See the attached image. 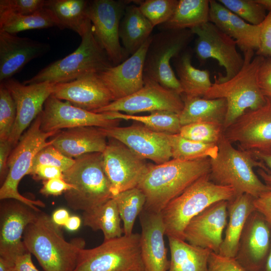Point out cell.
<instances>
[{
	"mask_svg": "<svg viewBox=\"0 0 271 271\" xmlns=\"http://www.w3.org/2000/svg\"><path fill=\"white\" fill-rule=\"evenodd\" d=\"M17 115L15 101L3 83H0V142L9 140Z\"/></svg>",
	"mask_w": 271,
	"mask_h": 271,
	"instance_id": "obj_43",
	"label": "cell"
},
{
	"mask_svg": "<svg viewBox=\"0 0 271 271\" xmlns=\"http://www.w3.org/2000/svg\"><path fill=\"white\" fill-rule=\"evenodd\" d=\"M81 224L80 218L77 216H70L65 225V228L69 231L77 230Z\"/></svg>",
	"mask_w": 271,
	"mask_h": 271,
	"instance_id": "obj_56",
	"label": "cell"
},
{
	"mask_svg": "<svg viewBox=\"0 0 271 271\" xmlns=\"http://www.w3.org/2000/svg\"><path fill=\"white\" fill-rule=\"evenodd\" d=\"M129 3L121 0L89 1L87 15L92 24L94 35L113 66L121 63L126 58L120 43L119 29Z\"/></svg>",
	"mask_w": 271,
	"mask_h": 271,
	"instance_id": "obj_11",
	"label": "cell"
},
{
	"mask_svg": "<svg viewBox=\"0 0 271 271\" xmlns=\"http://www.w3.org/2000/svg\"><path fill=\"white\" fill-rule=\"evenodd\" d=\"M152 38V35L136 53L121 63L98 73L114 101L127 96L143 87L145 57Z\"/></svg>",
	"mask_w": 271,
	"mask_h": 271,
	"instance_id": "obj_23",
	"label": "cell"
},
{
	"mask_svg": "<svg viewBox=\"0 0 271 271\" xmlns=\"http://www.w3.org/2000/svg\"><path fill=\"white\" fill-rule=\"evenodd\" d=\"M257 81L264 96H271V57H264L258 71Z\"/></svg>",
	"mask_w": 271,
	"mask_h": 271,
	"instance_id": "obj_48",
	"label": "cell"
},
{
	"mask_svg": "<svg viewBox=\"0 0 271 271\" xmlns=\"http://www.w3.org/2000/svg\"><path fill=\"white\" fill-rule=\"evenodd\" d=\"M53 27L58 28V21L52 12L45 7L29 15L0 13V30L10 34H16L26 30Z\"/></svg>",
	"mask_w": 271,
	"mask_h": 271,
	"instance_id": "obj_36",
	"label": "cell"
},
{
	"mask_svg": "<svg viewBox=\"0 0 271 271\" xmlns=\"http://www.w3.org/2000/svg\"><path fill=\"white\" fill-rule=\"evenodd\" d=\"M69 217L68 211L64 208L57 209L51 216L53 222L60 227L65 226Z\"/></svg>",
	"mask_w": 271,
	"mask_h": 271,
	"instance_id": "obj_55",
	"label": "cell"
},
{
	"mask_svg": "<svg viewBox=\"0 0 271 271\" xmlns=\"http://www.w3.org/2000/svg\"><path fill=\"white\" fill-rule=\"evenodd\" d=\"M168 238L171 255L168 271L207 270L211 250L176 237Z\"/></svg>",
	"mask_w": 271,
	"mask_h": 271,
	"instance_id": "obj_32",
	"label": "cell"
},
{
	"mask_svg": "<svg viewBox=\"0 0 271 271\" xmlns=\"http://www.w3.org/2000/svg\"><path fill=\"white\" fill-rule=\"evenodd\" d=\"M209 3V22L233 38L243 53L259 49L261 25H253L246 22L218 1L210 0Z\"/></svg>",
	"mask_w": 271,
	"mask_h": 271,
	"instance_id": "obj_26",
	"label": "cell"
},
{
	"mask_svg": "<svg viewBox=\"0 0 271 271\" xmlns=\"http://www.w3.org/2000/svg\"><path fill=\"white\" fill-rule=\"evenodd\" d=\"M141 235L104 240L99 246L81 249L74 271H144Z\"/></svg>",
	"mask_w": 271,
	"mask_h": 271,
	"instance_id": "obj_9",
	"label": "cell"
},
{
	"mask_svg": "<svg viewBox=\"0 0 271 271\" xmlns=\"http://www.w3.org/2000/svg\"><path fill=\"white\" fill-rule=\"evenodd\" d=\"M40 211L15 199L2 200L0 209V260L7 266L28 251L23 241L27 226L37 218Z\"/></svg>",
	"mask_w": 271,
	"mask_h": 271,
	"instance_id": "obj_13",
	"label": "cell"
},
{
	"mask_svg": "<svg viewBox=\"0 0 271 271\" xmlns=\"http://www.w3.org/2000/svg\"><path fill=\"white\" fill-rule=\"evenodd\" d=\"M260 271H271V245L266 260Z\"/></svg>",
	"mask_w": 271,
	"mask_h": 271,
	"instance_id": "obj_57",
	"label": "cell"
},
{
	"mask_svg": "<svg viewBox=\"0 0 271 271\" xmlns=\"http://www.w3.org/2000/svg\"><path fill=\"white\" fill-rule=\"evenodd\" d=\"M257 55L271 57V11L261 24L260 45Z\"/></svg>",
	"mask_w": 271,
	"mask_h": 271,
	"instance_id": "obj_47",
	"label": "cell"
},
{
	"mask_svg": "<svg viewBox=\"0 0 271 271\" xmlns=\"http://www.w3.org/2000/svg\"><path fill=\"white\" fill-rule=\"evenodd\" d=\"M2 82L10 92L16 105V118L9 140L14 148L25 130L42 111L44 103L52 94L56 84L42 82L24 84L14 78Z\"/></svg>",
	"mask_w": 271,
	"mask_h": 271,
	"instance_id": "obj_18",
	"label": "cell"
},
{
	"mask_svg": "<svg viewBox=\"0 0 271 271\" xmlns=\"http://www.w3.org/2000/svg\"><path fill=\"white\" fill-rule=\"evenodd\" d=\"M255 1L262 5L266 10L271 11V0H255Z\"/></svg>",
	"mask_w": 271,
	"mask_h": 271,
	"instance_id": "obj_58",
	"label": "cell"
},
{
	"mask_svg": "<svg viewBox=\"0 0 271 271\" xmlns=\"http://www.w3.org/2000/svg\"><path fill=\"white\" fill-rule=\"evenodd\" d=\"M30 175H32L34 179L39 180L63 179V171L60 168L48 165H38L32 168Z\"/></svg>",
	"mask_w": 271,
	"mask_h": 271,
	"instance_id": "obj_50",
	"label": "cell"
},
{
	"mask_svg": "<svg viewBox=\"0 0 271 271\" xmlns=\"http://www.w3.org/2000/svg\"><path fill=\"white\" fill-rule=\"evenodd\" d=\"M72 188L63 179L55 178L43 181L40 192L45 196H58Z\"/></svg>",
	"mask_w": 271,
	"mask_h": 271,
	"instance_id": "obj_49",
	"label": "cell"
},
{
	"mask_svg": "<svg viewBox=\"0 0 271 271\" xmlns=\"http://www.w3.org/2000/svg\"><path fill=\"white\" fill-rule=\"evenodd\" d=\"M100 129L107 138L120 142L143 159L161 164L172 158L166 133L155 131L139 124Z\"/></svg>",
	"mask_w": 271,
	"mask_h": 271,
	"instance_id": "obj_19",
	"label": "cell"
},
{
	"mask_svg": "<svg viewBox=\"0 0 271 271\" xmlns=\"http://www.w3.org/2000/svg\"></svg>",
	"mask_w": 271,
	"mask_h": 271,
	"instance_id": "obj_59",
	"label": "cell"
},
{
	"mask_svg": "<svg viewBox=\"0 0 271 271\" xmlns=\"http://www.w3.org/2000/svg\"><path fill=\"white\" fill-rule=\"evenodd\" d=\"M74 162L75 159L65 156L52 144L42 149L35 155L32 168L38 165H48L60 168L63 172L69 169Z\"/></svg>",
	"mask_w": 271,
	"mask_h": 271,
	"instance_id": "obj_44",
	"label": "cell"
},
{
	"mask_svg": "<svg viewBox=\"0 0 271 271\" xmlns=\"http://www.w3.org/2000/svg\"><path fill=\"white\" fill-rule=\"evenodd\" d=\"M206 271H248L234 258L222 256L211 252L208 261Z\"/></svg>",
	"mask_w": 271,
	"mask_h": 271,
	"instance_id": "obj_46",
	"label": "cell"
},
{
	"mask_svg": "<svg viewBox=\"0 0 271 271\" xmlns=\"http://www.w3.org/2000/svg\"><path fill=\"white\" fill-rule=\"evenodd\" d=\"M228 201L215 202L194 217L184 232L189 244L218 253L227 222Z\"/></svg>",
	"mask_w": 271,
	"mask_h": 271,
	"instance_id": "obj_21",
	"label": "cell"
},
{
	"mask_svg": "<svg viewBox=\"0 0 271 271\" xmlns=\"http://www.w3.org/2000/svg\"><path fill=\"white\" fill-rule=\"evenodd\" d=\"M50 49L48 44L0 30V82L11 78L27 63Z\"/></svg>",
	"mask_w": 271,
	"mask_h": 271,
	"instance_id": "obj_25",
	"label": "cell"
},
{
	"mask_svg": "<svg viewBox=\"0 0 271 271\" xmlns=\"http://www.w3.org/2000/svg\"><path fill=\"white\" fill-rule=\"evenodd\" d=\"M210 160L183 161L171 159L161 164H148L138 186L145 194L144 208L160 212L200 178L209 174Z\"/></svg>",
	"mask_w": 271,
	"mask_h": 271,
	"instance_id": "obj_1",
	"label": "cell"
},
{
	"mask_svg": "<svg viewBox=\"0 0 271 271\" xmlns=\"http://www.w3.org/2000/svg\"><path fill=\"white\" fill-rule=\"evenodd\" d=\"M41 129L44 132L80 126L109 128L117 126L120 119H113L109 112L96 113L76 107L51 95L40 114Z\"/></svg>",
	"mask_w": 271,
	"mask_h": 271,
	"instance_id": "obj_15",
	"label": "cell"
},
{
	"mask_svg": "<svg viewBox=\"0 0 271 271\" xmlns=\"http://www.w3.org/2000/svg\"><path fill=\"white\" fill-rule=\"evenodd\" d=\"M81 37V43L73 52L47 65L23 83H66L89 73H99L113 66L95 38L92 24Z\"/></svg>",
	"mask_w": 271,
	"mask_h": 271,
	"instance_id": "obj_7",
	"label": "cell"
},
{
	"mask_svg": "<svg viewBox=\"0 0 271 271\" xmlns=\"http://www.w3.org/2000/svg\"><path fill=\"white\" fill-rule=\"evenodd\" d=\"M102 155L103 169L113 197L138 186L148 165L145 159L112 138H109Z\"/></svg>",
	"mask_w": 271,
	"mask_h": 271,
	"instance_id": "obj_16",
	"label": "cell"
},
{
	"mask_svg": "<svg viewBox=\"0 0 271 271\" xmlns=\"http://www.w3.org/2000/svg\"><path fill=\"white\" fill-rule=\"evenodd\" d=\"M23 241L44 271H74L85 242L81 238L66 241L60 227L42 212L26 228Z\"/></svg>",
	"mask_w": 271,
	"mask_h": 271,
	"instance_id": "obj_2",
	"label": "cell"
},
{
	"mask_svg": "<svg viewBox=\"0 0 271 271\" xmlns=\"http://www.w3.org/2000/svg\"><path fill=\"white\" fill-rule=\"evenodd\" d=\"M193 34L190 29H183L163 30L152 35L145 57L144 76L181 95L183 89L170 62L186 47Z\"/></svg>",
	"mask_w": 271,
	"mask_h": 271,
	"instance_id": "obj_10",
	"label": "cell"
},
{
	"mask_svg": "<svg viewBox=\"0 0 271 271\" xmlns=\"http://www.w3.org/2000/svg\"><path fill=\"white\" fill-rule=\"evenodd\" d=\"M13 148L9 140L0 142V177L3 183L9 172L8 161Z\"/></svg>",
	"mask_w": 271,
	"mask_h": 271,
	"instance_id": "obj_53",
	"label": "cell"
},
{
	"mask_svg": "<svg viewBox=\"0 0 271 271\" xmlns=\"http://www.w3.org/2000/svg\"><path fill=\"white\" fill-rule=\"evenodd\" d=\"M52 95L94 112L114 101L110 91L96 73L68 82L56 84Z\"/></svg>",
	"mask_w": 271,
	"mask_h": 271,
	"instance_id": "obj_22",
	"label": "cell"
},
{
	"mask_svg": "<svg viewBox=\"0 0 271 271\" xmlns=\"http://www.w3.org/2000/svg\"><path fill=\"white\" fill-rule=\"evenodd\" d=\"M183 100L184 107L179 114L182 126L199 122L223 124L227 109L225 99L184 96Z\"/></svg>",
	"mask_w": 271,
	"mask_h": 271,
	"instance_id": "obj_30",
	"label": "cell"
},
{
	"mask_svg": "<svg viewBox=\"0 0 271 271\" xmlns=\"http://www.w3.org/2000/svg\"><path fill=\"white\" fill-rule=\"evenodd\" d=\"M271 245V225L257 210L249 216L234 258L248 271H260Z\"/></svg>",
	"mask_w": 271,
	"mask_h": 271,
	"instance_id": "obj_20",
	"label": "cell"
},
{
	"mask_svg": "<svg viewBox=\"0 0 271 271\" xmlns=\"http://www.w3.org/2000/svg\"><path fill=\"white\" fill-rule=\"evenodd\" d=\"M89 1L46 0L44 7L56 17L60 29H71L80 37L91 22L87 15Z\"/></svg>",
	"mask_w": 271,
	"mask_h": 271,
	"instance_id": "obj_31",
	"label": "cell"
},
{
	"mask_svg": "<svg viewBox=\"0 0 271 271\" xmlns=\"http://www.w3.org/2000/svg\"><path fill=\"white\" fill-rule=\"evenodd\" d=\"M45 0H1L0 13L29 15L44 7Z\"/></svg>",
	"mask_w": 271,
	"mask_h": 271,
	"instance_id": "obj_45",
	"label": "cell"
},
{
	"mask_svg": "<svg viewBox=\"0 0 271 271\" xmlns=\"http://www.w3.org/2000/svg\"><path fill=\"white\" fill-rule=\"evenodd\" d=\"M140 247L144 271H168L170 260L164 239L165 229L161 212L143 209L139 215Z\"/></svg>",
	"mask_w": 271,
	"mask_h": 271,
	"instance_id": "obj_24",
	"label": "cell"
},
{
	"mask_svg": "<svg viewBox=\"0 0 271 271\" xmlns=\"http://www.w3.org/2000/svg\"><path fill=\"white\" fill-rule=\"evenodd\" d=\"M255 210L260 213L271 225V191L254 200Z\"/></svg>",
	"mask_w": 271,
	"mask_h": 271,
	"instance_id": "obj_54",
	"label": "cell"
},
{
	"mask_svg": "<svg viewBox=\"0 0 271 271\" xmlns=\"http://www.w3.org/2000/svg\"><path fill=\"white\" fill-rule=\"evenodd\" d=\"M109 112L113 119L130 120L140 122L149 128L160 133L178 134L182 127L179 114L174 112L157 111L147 115L128 114L117 111Z\"/></svg>",
	"mask_w": 271,
	"mask_h": 271,
	"instance_id": "obj_39",
	"label": "cell"
},
{
	"mask_svg": "<svg viewBox=\"0 0 271 271\" xmlns=\"http://www.w3.org/2000/svg\"><path fill=\"white\" fill-rule=\"evenodd\" d=\"M253 156L258 160L262 162L268 168L269 172L259 169L258 174L263 180L264 183L271 187V149L263 151H255L251 152Z\"/></svg>",
	"mask_w": 271,
	"mask_h": 271,
	"instance_id": "obj_51",
	"label": "cell"
},
{
	"mask_svg": "<svg viewBox=\"0 0 271 271\" xmlns=\"http://www.w3.org/2000/svg\"><path fill=\"white\" fill-rule=\"evenodd\" d=\"M260 107L248 110L224 131L225 138L239 149L250 152L271 149V96Z\"/></svg>",
	"mask_w": 271,
	"mask_h": 271,
	"instance_id": "obj_17",
	"label": "cell"
},
{
	"mask_svg": "<svg viewBox=\"0 0 271 271\" xmlns=\"http://www.w3.org/2000/svg\"><path fill=\"white\" fill-rule=\"evenodd\" d=\"M8 271H39L33 262L31 253L27 251L18 256Z\"/></svg>",
	"mask_w": 271,
	"mask_h": 271,
	"instance_id": "obj_52",
	"label": "cell"
},
{
	"mask_svg": "<svg viewBox=\"0 0 271 271\" xmlns=\"http://www.w3.org/2000/svg\"><path fill=\"white\" fill-rule=\"evenodd\" d=\"M172 159L183 161H191L216 157L217 144L206 143L190 140L180 134H166Z\"/></svg>",
	"mask_w": 271,
	"mask_h": 271,
	"instance_id": "obj_37",
	"label": "cell"
},
{
	"mask_svg": "<svg viewBox=\"0 0 271 271\" xmlns=\"http://www.w3.org/2000/svg\"><path fill=\"white\" fill-rule=\"evenodd\" d=\"M177 0H146L139 8L152 25H161L168 21L176 8Z\"/></svg>",
	"mask_w": 271,
	"mask_h": 271,
	"instance_id": "obj_42",
	"label": "cell"
},
{
	"mask_svg": "<svg viewBox=\"0 0 271 271\" xmlns=\"http://www.w3.org/2000/svg\"><path fill=\"white\" fill-rule=\"evenodd\" d=\"M230 12L253 25H260L266 15V9L255 0H219Z\"/></svg>",
	"mask_w": 271,
	"mask_h": 271,
	"instance_id": "obj_41",
	"label": "cell"
},
{
	"mask_svg": "<svg viewBox=\"0 0 271 271\" xmlns=\"http://www.w3.org/2000/svg\"><path fill=\"white\" fill-rule=\"evenodd\" d=\"M112 198L115 201L123 222V235H131L137 217L143 211L146 202L145 194L135 187L120 192Z\"/></svg>",
	"mask_w": 271,
	"mask_h": 271,
	"instance_id": "obj_38",
	"label": "cell"
},
{
	"mask_svg": "<svg viewBox=\"0 0 271 271\" xmlns=\"http://www.w3.org/2000/svg\"><path fill=\"white\" fill-rule=\"evenodd\" d=\"M243 53V65L238 73L226 81L214 82L203 97L226 99L227 109L223 124L224 131L246 111L258 108L265 102V96L257 81L258 69L264 57L257 55L253 58L252 50Z\"/></svg>",
	"mask_w": 271,
	"mask_h": 271,
	"instance_id": "obj_5",
	"label": "cell"
},
{
	"mask_svg": "<svg viewBox=\"0 0 271 271\" xmlns=\"http://www.w3.org/2000/svg\"><path fill=\"white\" fill-rule=\"evenodd\" d=\"M63 174V179L72 186L64 193V198L73 210L88 212L113 197L103 169L102 153L87 154L75 158L74 164Z\"/></svg>",
	"mask_w": 271,
	"mask_h": 271,
	"instance_id": "obj_4",
	"label": "cell"
},
{
	"mask_svg": "<svg viewBox=\"0 0 271 271\" xmlns=\"http://www.w3.org/2000/svg\"><path fill=\"white\" fill-rule=\"evenodd\" d=\"M217 145L216 157L209 159L208 175L211 181L232 188L236 196L247 194L256 198L271 191V187L262 182L253 170L258 167L269 172L268 168L251 152L235 149L224 133Z\"/></svg>",
	"mask_w": 271,
	"mask_h": 271,
	"instance_id": "obj_3",
	"label": "cell"
},
{
	"mask_svg": "<svg viewBox=\"0 0 271 271\" xmlns=\"http://www.w3.org/2000/svg\"><path fill=\"white\" fill-rule=\"evenodd\" d=\"M144 85L137 92L114 100L94 112L117 111L133 114L168 111L180 114L184 107L181 95L144 76Z\"/></svg>",
	"mask_w": 271,
	"mask_h": 271,
	"instance_id": "obj_14",
	"label": "cell"
},
{
	"mask_svg": "<svg viewBox=\"0 0 271 271\" xmlns=\"http://www.w3.org/2000/svg\"><path fill=\"white\" fill-rule=\"evenodd\" d=\"M107 138L99 127H76L60 130L52 139V145L65 156L75 159L87 154L102 153Z\"/></svg>",
	"mask_w": 271,
	"mask_h": 271,
	"instance_id": "obj_27",
	"label": "cell"
},
{
	"mask_svg": "<svg viewBox=\"0 0 271 271\" xmlns=\"http://www.w3.org/2000/svg\"><path fill=\"white\" fill-rule=\"evenodd\" d=\"M197 36L195 52L202 61L214 59L224 68L225 76L219 74L215 82L227 81L236 75L243 66L244 58L236 50V42L210 22L190 29Z\"/></svg>",
	"mask_w": 271,
	"mask_h": 271,
	"instance_id": "obj_12",
	"label": "cell"
},
{
	"mask_svg": "<svg viewBox=\"0 0 271 271\" xmlns=\"http://www.w3.org/2000/svg\"><path fill=\"white\" fill-rule=\"evenodd\" d=\"M176 63L179 80L184 96L203 97L212 86L210 73L207 70H200L191 64V54L185 52Z\"/></svg>",
	"mask_w": 271,
	"mask_h": 271,
	"instance_id": "obj_35",
	"label": "cell"
},
{
	"mask_svg": "<svg viewBox=\"0 0 271 271\" xmlns=\"http://www.w3.org/2000/svg\"><path fill=\"white\" fill-rule=\"evenodd\" d=\"M209 0H179L175 10L163 30L191 29L209 22Z\"/></svg>",
	"mask_w": 271,
	"mask_h": 271,
	"instance_id": "obj_33",
	"label": "cell"
},
{
	"mask_svg": "<svg viewBox=\"0 0 271 271\" xmlns=\"http://www.w3.org/2000/svg\"><path fill=\"white\" fill-rule=\"evenodd\" d=\"M154 26L139 6L128 5L121 19L119 35L126 57L136 53L152 35Z\"/></svg>",
	"mask_w": 271,
	"mask_h": 271,
	"instance_id": "obj_29",
	"label": "cell"
},
{
	"mask_svg": "<svg viewBox=\"0 0 271 271\" xmlns=\"http://www.w3.org/2000/svg\"><path fill=\"white\" fill-rule=\"evenodd\" d=\"M254 199L249 194H243L228 201L227 222L219 254L235 257L239 239L247 219L255 210Z\"/></svg>",
	"mask_w": 271,
	"mask_h": 271,
	"instance_id": "obj_28",
	"label": "cell"
},
{
	"mask_svg": "<svg viewBox=\"0 0 271 271\" xmlns=\"http://www.w3.org/2000/svg\"><path fill=\"white\" fill-rule=\"evenodd\" d=\"M82 216L83 225L94 231L101 230L104 240L123 235L120 224L121 219L113 198L91 211L83 212Z\"/></svg>",
	"mask_w": 271,
	"mask_h": 271,
	"instance_id": "obj_34",
	"label": "cell"
},
{
	"mask_svg": "<svg viewBox=\"0 0 271 271\" xmlns=\"http://www.w3.org/2000/svg\"><path fill=\"white\" fill-rule=\"evenodd\" d=\"M223 133V124L199 122L182 126L179 134L184 138L192 141L217 144Z\"/></svg>",
	"mask_w": 271,
	"mask_h": 271,
	"instance_id": "obj_40",
	"label": "cell"
},
{
	"mask_svg": "<svg viewBox=\"0 0 271 271\" xmlns=\"http://www.w3.org/2000/svg\"><path fill=\"white\" fill-rule=\"evenodd\" d=\"M40 126L39 114L12 150L8 161L9 172L0 188L1 200L15 199L37 211L40 210L38 207H44L45 204L41 200H33L23 196L19 192L18 186L25 175H30L35 155L42 149L53 143V140L47 141V139L60 131L44 132Z\"/></svg>",
	"mask_w": 271,
	"mask_h": 271,
	"instance_id": "obj_8",
	"label": "cell"
},
{
	"mask_svg": "<svg viewBox=\"0 0 271 271\" xmlns=\"http://www.w3.org/2000/svg\"><path fill=\"white\" fill-rule=\"evenodd\" d=\"M235 196L232 188L213 183L208 174L200 178L162 210L165 235L185 240V229L194 217L211 204Z\"/></svg>",
	"mask_w": 271,
	"mask_h": 271,
	"instance_id": "obj_6",
	"label": "cell"
}]
</instances>
